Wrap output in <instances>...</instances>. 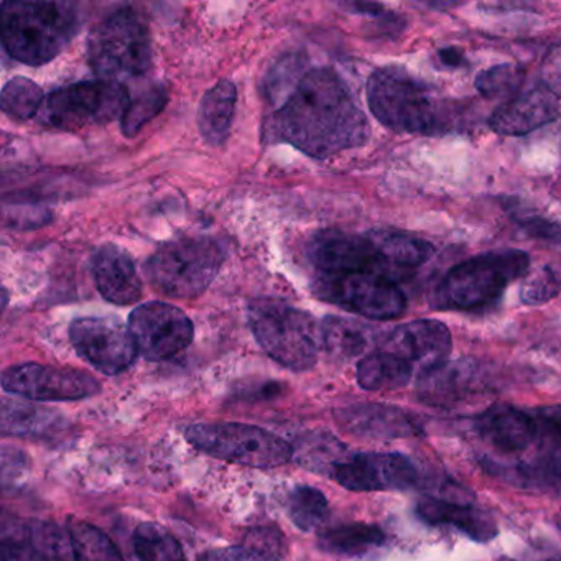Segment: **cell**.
I'll return each instance as SVG.
<instances>
[{
	"label": "cell",
	"instance_id": "obj_1",
	"mask_svg": "<svg viewBox=\"0 0 561 561\" xmlns=\"http://www.w3.org/2000/svg\"><path fill=\"white\" fill-rule=\"evenodd\" d=\"M272 134L311 159H328L363 147L370 126L350 88L331 68L301 75L272 119Z\"/></svg>",
	"mask_w": 561,
	"mask_h": 561
},
{
	"label": "cell",
	"instance_id": "obj_2",
	"mask_svg": "<svg viewBox=\"0 0 561 561\" xmlns=\"http://www.w3.org/2000/svg\"><path fill=\"white\" fill-rule=\"evenodd\" d=\"M366 96L374 117L393 133L445 136L461 127L459 107L435 96L423 81L402 68L374 71L367 80Z\"/></svg>",
	"mask_w": 561,
	"mask_h": 561
},
{
	"label": "cell",
	"instance_id": "obj_3",
	"mask_svg": "<svg viewBox=\"0 0 561 561\" xmlns=\"http://www.w3.org/2000/svg\"><path fill=\"white\" fill-rule=\"evenodd\" d=\"M80 12L70 2H4L0 38L5 54L19 64H50L80 31Z\"/></svg>",
	"mask_w": 561,
	"mask_h": 561
},
{
	"label": "cell",
	"instance_id": "obj_4",
	"mask_svg": "<svg viewBox=\"0 0 561 561\" xmlns=\"http://www.w3.org/2000/svg\"><path fill=\"white\" fill-rule=\"evenodd\" d=\"M530 268V255L518 249L491 251L453 267L435 288L432 307L443 311H474L495 304L508 285Z\"/></svg>",
	"mask_w": 561,
	"mask_h": 561
},
{
	"label": "cell",
	"instance_id": "obj_5",
	"mask_svg": "<svg viewBox=\"0 0 561 561\" xmlns=\"http://www.w3.org/2000/svg\"><path fill=\"white\" fill-rule=\"evenodd\" d=\"M248 314L255 341L272 359L297 373L317 364L321 330L310 313L265 297L252 300Z\"/></svg>",
	"mask_w": 561,
	"mask_h": 561
},
{
	"label": "cell",
	"instance_id": "obj_6",
	"mask_svg": "<svg viewBox=\"0 0 561 561\" xmlns=\"http://www.w3.org/2000/svg\"><path fill=\"white\" fill-rule=\"evenodd\" d=\"M225 264V249L211 238H180L160 245L144 265L147 278L170 298H196Z\"/></svg>",
	"mask_w": 561,
	"mask_h": 561
},
{
	"label": "cell",
	"instance_id": "obj_7",
	"mask_svg": "<svg viewBox=\"0 0 561 561\" xmlns=\"http://www.w3.org/2000/svg\"><path fill=\"white\" fill-rule=\"evenodd\" d=\"M88 58L101 80L121 83L144 77L152 68L149 27L134 9H119L91 31Z\"/></svg>",
	"mask_w": 561,
	"mask_h": 561
},
{
	"label": "cell",
	"instance_id": "obj_8",
	"mask_svg": "<svg viewBox=\"0 0 561 561\" xmlns=\"http://www.w3.org/2000/svg\"><path fill=\"white\" fill-rule=\"evenodd\" d=\"M183 435L198 451L248 468H277L294 458V448L284 438L261 426L196 423L186 426Z\"/></svg>",
	"mask_w": 561,
	"mask_h": 561
},
{
	"label": "cell",
	"instance_id": "obj_9",
	"mask_svg": "<svg viewBox=\"0 0 561 561\" xmlns=\"http://www.w3.org/2000/svg\"><path fill=\"white\" fill-rule=\"evenodd\" d=\"M561 117V44L551 45L534 87L499 106L489 127L501 136H527Z\"/></svg>",
	"mask_w": 561,
	"mask_h": 561
},
{
	"label": "cell",
	"instance_id": "obj_10",
	"mask_svg": "<svg viewBox=\"0 0 561 561\" xmlns=\"http://www.w3.org/2000/svg\"><path fill=\"white\" fill-rule=\"evenodd\" d=\"M129 104V93L123 83L81 81L51 91L45 103L44 119L55 129L75 133L123 119Z\"/></svg>",
	"mask_w": 561,
	"mask_h": 561
},
{
	"label": "cell",
	"instance_id": "obj_11",
	"mask_svg": "<svg viewBox=\"0 0 561 561\" xmlns=\"http://www.w3.org/2000/svg\"><path fill=\"white\" fill-rule=\"evenodd\" d=\"M320 300L369 320H396L407 311V297L397 280L369 272L314 275Z\"/></svg>",
	"mask_w": 561,
	"mask_h": 561
},
{
	"label": "cell",
	"instance_id": "obj_12",
	"mask_svg": "<svg viewBox=\"0 0 561 561\" xmlns=\"http://www.w3.org/2000/svg\"><path fill=\"white\" fill-rule=\"evenodd\" d=\"M307 257L317 274H346L369 272L397 280L399 274L383 257L373 231L367 234H350L337 229H323L310 239Z\"/></svg>",
	"mask_w": 561,
	"mask_h": 561
},
{
	"label": "cell",
	"instance_id": "obj_13",
	"mask_svg": "<svg viewBox=\"0 0 561 561\" xmlns=\"http://www.w3.org/2000/svg\"><path fill=\"white\" fill-rule=\"evenodd\" d=\"M70 341L88 364L106 376H119L139 356L126 324L113 317L78 318L70 324Z\"/></svg>",
	"mask_w": 561,
	"mask_h": 561
},
{
	"label": "cell",
	"instance_id": "obj_14",
	"mask_svg": "<svg viewBox=\"0 0 561 561\" xmlns=\"http://www.w3.org/2000/svg\"><path fill=\"white\" fill-rule=\"evenodd\" d=\"M538 422L534 456L514 462H491L492 472L520 488L561 489V407L535 412Z\"/></svg>",
	"mask_w": 561,
	"mask_h": 561
},
{
	"label": "cell",
	"instance_id": "obj_15",
	"mask_svg": "<svg viewBox=\"0 0 561 561\" xmlns=\"http://www.w3.org/2000/svg\"><path fill=\"white\" fill-rule=\"evenodd\" d=\"M2 387L12 396L37 402H71L101 392L100 380L91 374L37 363L8 367L2 373Z\"/></svg>",
	"mask_w": 561,
	"mask_h": 561
},
{
	"label": "cell",
	"instance_id": "obj_16",
	"mask_svg": "<svg viewBox=\"0 0 561 561\" xmlns=\"http://www.w3.org/2000/svg\"><path fill=\"white\" fill-rule=\"evenodd\" d=\"M129 330L146 359L165 360L185 351L195 328L185 311L162 301L140 305L129 317Z\"/></svg>",
	"mask_w": 561,
	"mask_h": 561
},
{
	"label": "cell",
	"instance_id": "obj_17",
	"mask_svg": "<svg viewBox=\"0 0 561 561\" xmlns=\"http://www.w3.org/2000/svg\"><path fill=\"white\" fill-rule=\"evenodd\" d=\"M331 478L353 492L407 491L420 481L415 462L400 453H354L337 462Z\"/></svg>",
	"mask_w": 561,
	"mask_h": 561
},
{
	"label": "cell",
	"instance_id": "obj_18",
	"mask_svg": "<svg viewBox=\"0 0 561 561\" xmlns=\"http://www.w3.org/2000/svg\"><path fill=\"white\" fill-rule=\"evenodd\" d=\"M453 340L448 327L436 320H415L393 328L382 343V351L412 364L422 376L446 364Z\"/></svg>",
	"mask_w": 561,
	"mask_h": 561
},
{
	"label": "cell",
	"instance_id": "obj_19",
	"mask_svg": "<svg viewBox=\"0 0 561 561\" xmlns=\"http://www.w3.org/2000/svg\"><path fill=\"white\" fill-rule=\"evenodd\" d=\"M476 433L502 456H518L534 446L538 422L535 413L511 405H492L474 420Z\"/></svg>",
	"mask_w": 561,
	"mask_h": 561
},
{
	"label": "cell",
	"instance_id": "obj_20",
	"mask_svg": "<svg viewBox=\"0 0 561 561\" xmlns=\"http://www.w3.org/2000/svg\"><path fill=\"white\" fill-rule=\"evenodd\" d=\"M337 423L359 438L396 439L422 435L423 426L413 413L382 403H359L340 410Z\"/></svg>",
	"mask_w": 561,
	"mask_h": 561
},
{
	"label": "cell",
	"instance_id": "obj_21",
	"mask_svg": "<svg viewBox=\"0 0 561 561\" xmlns=\"http://www.w3.org/2000/svg\"><path fill=\"white\" fill-rule=\"evenodd\" d=\"M91 271L98 290L111 304L126 307L137 304L142 297V280L134 259L119 245H101L94 252Z\"/></svg>",
	"mask_w": 561,
	"mask_h": 561
},
{
	"label": "cell",
	"instance_id": "obj_22",
	"mask_svg": "<svg viewBox=\"0 0 561 561\" xmlns=\"http://www.w3.org/2000/svg\"><path fill=\"white\" fill-rule=\"evenodd\" d=\"M416 517L428 525H449L479 543L497 537V525L484 508L458 504L438 497H423L416 502Z\"/></svg>",
	"mask_w": 561,
	"mask_h": 561
},
{
	"label": "cell",
	"instance_id": "obj_23",
	"mask_svg": "<svg viewBox=\"0 0 561 561\" xmlns=\"http://www.w3.org/2000/svg\"><path fill=\"white\" fill-rule=\"evenodd\" d=\"M236 103L238 90L229 80L219 81L203 96L198 111V127L208 146H225L234 123Z\"/></svg>",
	"mask_w": 561,
	"mask_h": 561
},
{
	"label": "cell",
	"instance_id": "obj_24",
	"mask_svg": "<svg viewBox=\"0 0 561 561\" xmlns=\"http://www.w3.org/2000/svg\"><path fill=\"white\" fill-rule=\"evenodd\" d=\"M65 420L60 412L45 407L18 400H2V435L4 436H44L54 435L61 430Z\"/></svg>",
	"mask_w": 561,
	"mask_h": 561
},
{
	"label": "cell",
	"instance_id": "obj_25",
	"mask_svg": "<svg viewBox=\"0 0 561 561\" xmlns=\"http://www.w3.org/2000/svg\"><path fill=\"white\" fill-rule=\"evenodd\" d=\"M412 364L389 351L369 354L357 364V383L364 390H397L409 386L413 379Z\"/></svg>",
	"mask_w": 561,
	"mask_h": 561
},
{
	"label": "cell",
	"instance_id": "obj_26",
	"mask_svg": "<svg viewBox=\"0 0 561 561\" xmlns=\"http://www.w3.org/2000/svg\"><path fill=\"white\" fill-rule=\"evenodd\" d=\"M284 554L285 541L280 531L272 527H257L249 530L244 543L239 547L208 550L198 561H280Z\"/></svg>",
	"mask_w": 561,
	"mask_h": 561
},
{
	"label": "cell",
	"instance_id": "obj_27",
	"mask_svg": "<svg viewBox=\"0 0 561 561\" xmlns=\"http://www.w3.org/2000/svg\"><path fill=\"white\" fill-rule=\"evenodd\" d=\"M474 379L476 367L469 360L443 364L438 369L422 376L420 392L430 403L453 402L471 390Z\"/></svg>",
	"mask_w": 561,
	"mask_h": 561
},
{
	"label": "cell",
	"instance_id": "obj_28",
	"mask_svg": "<svg viewBox=\"0 0 561 561\" xmlns=\"http://www.w3.org/2000/svg\"><path fill=\"white\" fill-rule=\"evenodd\" d=\"M369 341V328L357 321L330 314L321 323V346L334 359L350 360L360 356Z\"/></svg>",
	"mask_w": 561,
	"mask_h": 561
},
{
	"label": "cell",
	"instance_id": "obj_29",
	"mask_svg": "<svg viewBox=\"0 0 561 561\" xmlns=\"http://www.w3.org/2000/svg\"><path fill=\"white\" fill-rule=\"evenodd\" d=\"M373 236L376 238L383 257L399 275L425 264L435 252L430 242L413 238L405 232L376 229L373 231Z\"/></svg>",
	"mask_w": 561,
	"mask_h": 561
},
{
	"label": "cell",
	"instance_id": "obj_30",
	"mask_svg": "<svg viewBox=\"0 0 561 561\" xmlns=\"http://www.w3.org/2000/svg\"><path fill=\"white\" fill-rule=\"evenodd\" d=\"M386 540V534L377 525L346 524L324 530L320 535V547L330 553L357 557L382 547Z\"/></svg>",
	"mask_w": 561,
	"mask_h": 561
},
{
	"label": "cell",
	"instance_id": "obj_31",
	"mask_svg": "<svg viewBox=\"0 0 561 561\" xmlns=\"http://www.w3.org/2000/svg\"><path fill=\"white\" fill-rule=\"evenodd\" d=\"M294 448V458L305 469L331 476L337 462L346 458V448L331 433H311Z\"/></svg>",
	"mask_w": 561,
	"mask_h": 561
},
{
	"label": "cell",
	"instance_id": "obj_32",
	"mask_svg": "<svg viewBox=\"0 0 561 561\" xmlns=\"http://www.w3.org/2000/svg\"><path fill=\"white\" fill-rule=\"evenodd\" d=\"M68 531L75 561H126L114 541L96 525L71 520Z\"/></svg>",
	"mask_w": 561,
	"mask_h": 561
},
{
	"label": "cell",
	"instance_id": "obj_33",
	"mask_svg": "<svg viewBox=\"0 0 561 561\" xmlns=\"http://www.w3.org/2000/svg\"><path fill=\"white\" fill-rule=\"evenodd\" d=\"M134 551L140 561H185L180 541L156 522H144L134 531Z\"/></svg>",
	"mask_w": 561,
	"mask_h": 561
},
{
	"label": "cell",
	"instance_id": "obj_34",
	"mask_svg": "<svg viewBox=\"0 0 561 561\" xmlns=\"http://www.w3.org/2000/svg\"><path fill=\"white\" fill-rule=\"evenodd\" d=\"M328 499L320 489L298 485L288 497V515L301 531H313L327 520Z\"/></svg>",
	"mask_w": 561,
	"mask_h": 561
},
{
	"label": "cell",
	"instance_id": "obj_35",
	"mask_svg": "<svg viewBox=\"0 0 561 561\" xmlns=\"http://www.w3.org/2000/svg\"><path fill=\"white\" fill-rule=\"evenodd\" d=\"M44 103V90L31 78L15 77L2 90V111L12 119L31 121Z\"/></svg>",
	"mask_w": 561,
	"mask_h": 561
},
{
	"label": "cell",
	"instance_id": "obj_36",
	"mask_svg": "<svg viewBox=\"0 0 561 561\" xmlns=\"http://www.w3.org/2000/svg\"><path fill=\"white\" fill-rule=\"evenodd\" d=\"M167 103H169V91L162 84H156L140 93L136 100L130 101L129 107L121 119L124 136H137L146 124L165 110Z\"/></svg>",
	"mask_w": 561,
	"mask_h": 561
},
{
	"label": "cell",
	"instance_id": "obj_37",
	"mask_svg": "<svg viewBox=\"0 0 561 561\" xmlns=\"http://www.w3.org/2000/svg\"><path fill=\"white\" fill-rule=\"evenodd\" d=\"M524 70L515 65H497L481 71L476 78L474 87L485 100H514L524 84Z\"/></svg>",
	"mask_w": 561,
	"mask_h": 561
},
{
	"label": "cell",
	"instance_id": "obj_38",
	"mask_svg": "<svg viewBox=\"0 0 561 561\" xmlns=\"http://www.w3.org/2000/svg\"><path fill=\"white\" fill-rule=\"evenodd\" d=\"M561 284L551 268H543L522 288V300L527 305H541L560 291Z\"/></svg>",
	"mask_w": 561,
	"mask_h": 561
},
{
	"label": "cell",
	"instance_id": "obj_39",
	"mask_svg": "<svg viewBox=\"0 0 561 561\" xmlns=\"http://www.w3.org/2000/svg\"><path fill=\"white\" fill-rule=\"evenodd\" d=\"M522 225L528 229L530 234L538 236V238L547 239V241L558 242L561 244V225L557 222H548L545 219L531 218L527 221H522Z\"/></svg>",
	"mask_w": 561,
	"mask_h": 561
},
{
	"label": "cell",
	"instance_id": "obj_40",
	"mask_svg": "<svg viewBox=\"0 0 561 561\" xmlns=\"http://www.w3.org/2000/svg\"><path fill=\"white\" fill-rule=\"evenodd\" d=\"M0 557H2L0 561H35L34 553L25 545L15 541L14 538L12 541L4 540Z\"/></svg>",
	"mask_w": 561,
	"mask_h": 561
},
{
	"label": "cell",
	"instance_id": "obj_41",
	"mask_svg": "<svg viewBox=\"0 0 561 561\" xmlns=\"http://www.w3.org/2000/svg\"><path fill=\"white\" fill-rule=\"evenodd\" d=\"M438 57L448 67H458L462 61L461 51L456 50V48H446V50L439 51Z\"/></svg>",
	"mask_w": 561,
	"mask_h": 561
}]
</instances>
